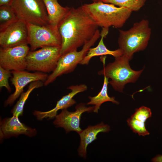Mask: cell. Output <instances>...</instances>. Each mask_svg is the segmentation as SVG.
I'll return each mask as SVG.
<instances>
[{
    "instance_id": "6da1fadb",
    "label": "cell",
    "mask_w": 162,
    "mask_h": 162,
    "mask_svg": "<svg viewBox=\"0 0 162 162\" xmlns=\"http://www.w3.org/2000/svg\"><path fill=\"white\" fill-rule=\"evenodd\" d=\"M98 27L82 5L70 8L58 26L62 39L61 55L83 46L93 38Z\"/></svg>"
},
{
    "instance_id": "7a4b0ae2",
    "label": "cell",
    "mask_w": 162,
    "mask_h": 162,
    "mask_svg": "<svg viewBox=\"0 0 162 162\" xmlns=\"http://www.w3.org/2000/svg\"><path fill=\"white\" fill-rule=\"evenodd\" d=\"M82 6L98 27L102 28L122 27L132 12L126 8L102 2L84 4Z\"/></svg>"
},
{
    "instance_id": "3957f363",
    "label": "cell",
    "mask_w": 162,
    "mask_h": 162,
    "mask_svg": "<svg viewBox=\"0 0 162 162\" xmlns=\"http://www.w3.org/2000/svg\"><path fill=\"white\" fill-rule=\"evenodd\" d=\"M151 31L148 20L145 19L134 23L128 30H119L118 42L123 55L130 61L134 53L144 50L148 45Z\"/></svg>"
},
{
    "instance_id": "277c9868",
    "label": "cell",
    "mask_w": 162,
    "mask_h": 162,
    "mask_svg": "<svg viewBox=\"0 0 162 162\" xmlns=\"http://www.w3.org/2000/svg\"><path fill=\"white\" fill-rule=\"evenodd\" d=\"M114 61L105 66V59L102 61L104 68L98 74L105 76L111 80L109 82L116 91L123 92L125 85L128 83L135 82L142 72L143 69L139 71L132 69L129 65L130 60L122 55L115 57Z\"/></svg>"
},
{
    "instance_id": "5b68a950",
    "label": "cell",
    "mask_w": 162,
    "mask_h": 162,
    "mask_svg": "<svg viewBox=\"0 0 162 162\" xmlns=\"http://www.w3.org/2000/svg\"><path fill=\"white\" fill-rule=\"evenodd\" d=\"M100 37V33L98 29L93 38L83 46L81 50L73 51L62 55L55 69L44 81V86H47L52 82L58 77L73 71L86 56L89 48L94 45Z\"/></svg>"
},
{
    "instance_id": "8992f818",
    "label": "cell",
    "mask_w": 162,
    "mask_h": 162,
    "mask_svg": "<svg viewBox=\"0 0 162 162\" xmlns=\"http://www.w3.org/2000/svg\"><path fill=\"white\" fill-rule=\"evenodd\" d=\"M10 6L18 20L40 26L49 24L43 0H13Z\"/></svg>"
},
{
    "instance_id": "52a82bcc",
    "label": "cell",
    "mask_w": 162,
    "mask_h": 162,
    "mask_svg": "<svg viewBox=\"0 0 162 162\" xmlns=\"http://www.w3.org/2000/svg\"><path fill=\"white\" fill-rule=\"evenodd\" d=\"M61 46H46L30 51L26 58V69L44 73L52 72L55 69L61 55Z\"/></svg>"
},
{
    "instance_id": "ba28073f",
    "label": "cell",
    "mask_w": 162,
    "mask_h": 162,
    "mask_svg": "<svg viewBox=\"0 0 162 162\" xmlns=\"http://www.w3.org/2000/svg\"><path fill=\"white\" fill-rule=\"evenodd\" d=\"M28 44L34 51L46 46H61L62 39L58 27L49 24L40 26L27 23Z\"/></svg>"
},
{
    "instance_id": "9c48e42d",
    "label": "cell",
    "mask_w": 162,
    "mask_h": 162,
    "mask_svg": "<svg viewBox=\"0 0 162 162\" xmlns=\"http://www.w3.org/2000/svg\"><path fill=\"white\" fill-rule=\"evenodd\" d=\"M30 51L28 44L0 48V66L9 70H24L26 56Z\"/></svg>"
},
{
    "instance_id": "30bf717a",
    "label": "cell",
    "mask_w": 162,
    "mask_h": 162,
    "mask_svg": "<svg viewBox=\"0 0 162 162\" xmlns=\"http://www.w3.org/2000/svg\"><path fill=\"white\" fill-rule=\"evenodd\" d=\"M25 44H28V30L26 22L18 20L0 31V48Z\"/></svg>"
},
{
    "instance_id": "8fae6325",
    "label": "cell",
    "mask_w": 162,
    "mask_h": 162,
    "mask_svg": "<svg viewBox=\"0 0 162 162\" xmlns=\"http://www.w3.org/2000/svg\"><path fill=\"white\" fill-rule=\"evenodd\" d=\"M94 106L87 107L84 103L77 104L76 110L73 112L68 111L67 109L62 110L61 112L55 116L54 124L57 127L63 128L66 133L74 131L79 134L82 130L80 127V121L82 113L93 111Z\"/></svg>"
},
{
    "instance_id": "7c38bea8",
    "label": "cell",
    "mask_w": 162,
    "mask_h": 162,
    "mask_svg": "<svg viewBox=\"0 0 162 162\" xmlns=\"http://www.w3.org/2000/svg\"><path fill=\"white\" fill-rule=\"evenodd\" d=\"M11 81L15 90L5 101L4 105H12L23 92V89L28 83L37 81H45L48 75L46 73L37 72L30 73L24 70H12Z\"/></svg>"
},
{
    "instance_id": "4fadbf2b",
    "label": "cell",
    "mask_w": 162,
    "mask_h": 162,
    "mask_svg": "<svg viewBox=\"0 0 162 162\" xmlns=\"http://www.w3.org/2000/svg\"><path fill=\"white\" fill-rule=\"evenodd\" d=\"M18 117L14 116L6 118L0 122V139L8 138L11 136L17 137L20 134H24L29 137H33L37 134L34 128L28 127L21 123Z\"/></svg>"
},
{
    "instance_id": "5bb4252c",
    "label": "cell",
    "mask_w": 162,
    "mask_h": 162,
    "mask_svg": "<svg viewBox=\"0 0 162 162\" xmlns=\"http://www.w3.org/2000/svg\"><path fill=\"white\" fill-rule=\"evenodd\" d=\"M87 88V86L84 84L70 86L68 89H70L71 92L58 101L53 109L46 112L35 110L33 114L39 120L45 118H52L55 117L59 110L67 109L75 104L76 101L73 98L78 93L86 91Z\"/></svg>"
},
{
    "instance_id": "9a60e30c",
    "label": "cell",
    "mask_w": 162,
    "mask_h": 162,
    "mask_svg": "<svg viewBox=\"0 0 162 162\" xmlns=\"http://www.w3.org/2000/svg\"><path fill=\"white\" fill-rule=\"evenodd\" d=\"M110 130V126L103 122L95 125H89L86 129L82 130L79 134L80 141L78 150L79 155L86 158L88 146L97 139V135L99 133L108 132Z\"/></svg>"
},
{
    "instance_id": "2e32d148",
    "label": "cell",
    "mask_w": 162,
    "mask_h": 162,
    "mask_svg": "<svg viewBox=\"0 0 162 162\" xmlns=\"http://www.w3.org/2000/svg\"><path fill=\"white\" fill-rule=\"evenodd\" d=\"M102 28L100 33L101 39L98 45L94 48H89L86 55L79 64L88 65L91 59L96 56L110 55L115 58L123 55V52L119 48L114 50H111L106 48L104 42V38L108 34L109 29L107 28Z\"/></svg>"
},
{
    "instance_id": "e0dca14e",
    "label": "cell",
    "mask_w": 162,
    "mask_h": 162,
    "mask_svg": "<svg viewBox=\"0 0 162 162\" xmlns=\"http://www.w3.org/2000/svg\"><path fill=\"white\" fill-rule=\"evenodd\" d=\"M43 0L47 10L49 24L58 27L70 8L62 7L57 0Z\"/></svg>"
},
{
    "instance_id": "ac0fdd59",
    "label": "cell",
    "mask_w": 162,
    "mask_h": 162,
    "mask_svg": "<svg viewBox=\"0 0 162 162\" xmlns=\"http://www.w3.org/2000/svg\"><path fill=\"white\" fill-rule=\"evenodd\" d=\"M104 76L103 85L100 92L96 96H89L88 98L90 100L87 103V105H94L93 112L97 113L98 112L101 105L105 102L110 101L116 104L119 103L115 99L114 97H110L108 95L107 89L109 83V78L105 76Z\"/></svg>"
},
{
    "instance_id": "d6986e66",
    "label": "cell",
    "mask_w": 162,
    "mask_h": 162,
    "mask_svg": "<svg viewBox=\"0 0 162 162\" xmlns=\"http://www.w3.org/2000/svg\"><path fill=\"white\" fill-rule=\"evenodd\" d=\"M43 84L41 81L30 83L27 90L21 94L20 98L11 110V112L13 115L18 117L22 115L24 106L31 93L34 89L41 87Z\"/></svg>"
},
{
    "instance_id": "ffe728a7",
    "label": "cell",
    "mask_w": 162,
    "mask_h": 162,
    "mask_svg": "<svg viewBox=\"0 0 162 162\" xmlns=\"http://www.w3.org/2000/svg\"><path fill=\"white\" fill-rule=\"evenodd\" d=\"M18 20L10 5L0 6V31Z\"/></svg>"
},
{
    "instance_id": "44dd1931",
    "label": "cell",
    "mask_w": 162,
    "mask_h": 162,
    "mask_svg": "<svg viewBox=\"0 0 162 162\" xmlns=\"http://www.w3.org/2000/svg\"><path fill=\"white\" fill-rule=\"evenodd\" d=\"M146 0H102V2L125 8L133 11H139L145 4Z\"/></svg>"
},
{
    "instance_id": "7402d4cb",
    "label": "cell",
    "mask_w": 162,
    "mask_h": 162,
    "mask_svg": "<svg viewBox=\"0 0 162 162\" xmlns=\"http://www.w3.org/2000/svg\"><path fill=\"white\" fill-rule=\"evenodd\" d=\"M127 122L133 131L139 136H145L149 134V132L145 128V122L131 117L127 119Z\"/></svg>"
},
{
    "instance_id": "603a6c76",
    "label": "cell",
    "mask_w": 162,
    "mask_h": 162,
    "mask_svg": "<svg viewBox=\"0 0 162 162\" xmlns=\"http://www.w3.org/2000/svg\"><path fill=\"white\" fill-rule=\"evenodd\" d=\"M152 116V112L150 108L142 106L136 109L134 113L131 118L143 122H145L146 120Z\"/></svg>"
},
{
    "instance_id": "cb8c5ba5",
    "label": "cell",
    "mask_w": 162,
    "mask_h": 162,
    "mask_svg": "<svg viewBox=\"0 0 162 162\" xmlns=\"http://www.w3.org/2000/svg\"><path fill=\"white\" fill-rule=\"evenodd\" d=\"M11 72L0 66V87H4L8 91L10 92L11 88L9 85L8 80L11 76Z\"/></svg>"
},
{
    "instance_id": "d4e9b609",
    "label": "cell",
    "mask_w": 162,
    "mask_h": 162,
    "mask_svg": "<svg viewBox=\"0 0 162 162\" xmlns=\"http://www.w3.org/2000/svg\"><path fill=\"white\" fill-rule=\"evenodd\" d=\"M13 0H0V6L4 5H10Z\"/></svg>"
},
{
    "instance_id": "484cf974",
    "label": "cell",
    "mask_w": 162,
    "mask_h": 162,
    "mask_svg": "<svg viewBox=\"0 0 162 162\" xmlns=\"http://www.w3.org/2000/svg\"><path fill=\"white\" fill-rule=\"evenodd\" d=\"M152 161L155 162H162V155L156 156L152 159Z\"/></svg>"
},
{
    "instance_id": "4316f807",
    "label": "cell",
    "mask_w": 162,
    "mask_h": 162,
    "mask_svg": "<svg viewBox=\"0 0 162 162\" xmlns=\"http://www.w3.org/2000/svg\"><path fill=\"white\" fill-rule=\"evenodd\" d=\"M93 2H102V0H92Z\"/></svg>"
}]
</instances>
